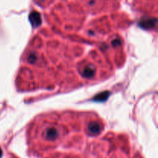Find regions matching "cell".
<instances>
[{"instance_id":"cell-1","label":"cell","mask_w":158,"mask_h":158,"mask_svg":"<svg viewBox=\"0 0 158 158\" xmlns=\"http://www.w3.org/2000/svg\"><path fill=\"white\" fill-rule=\"evenodd\" d=\"M0 156H1V151H0Z\"/></svg>"}]
</instances>
